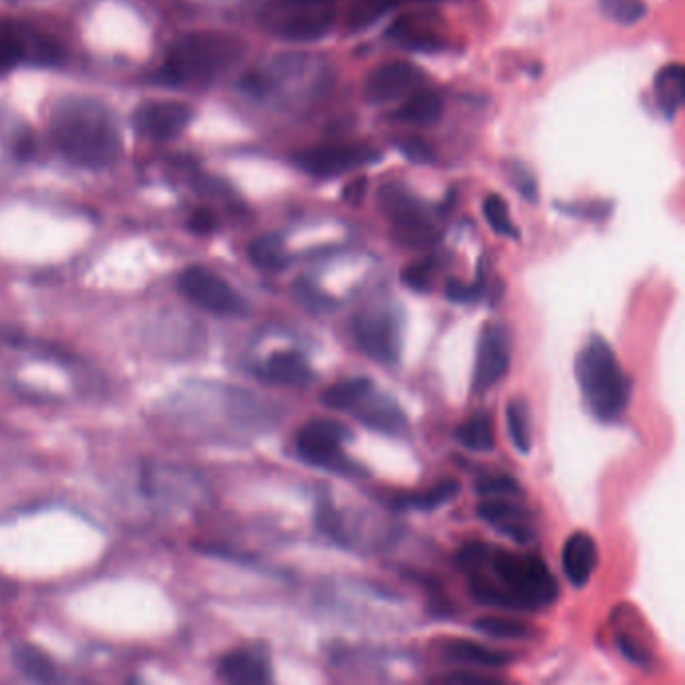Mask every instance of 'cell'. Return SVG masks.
I'll return each mask as SVG.
<instances>
[{
  "label": "cell",
  "mask_w": 685,
  "mask_h": 685,
  "mask_svg": "<svg viewBox=\"0 0 685 685\" xmlns=\"http://www.w3.org/2000/svg\"><path fill=\"white\" fill-rule=\"evenodd\" d=\"M383 153L366 146H314L294 155V163L306 175L316 179L338 177L344 173L357 172L360 167L374 165Z\"/></svg>",
  "instance_id": "9c48e42d"
},
{
  "label": "cell",
  "mask_w": 685,
  "mask_h": 685,
  "mask_svg": "<svg viewBox=\"0 0 685 685\" xmlns=\"http://www.w3.org/2000/svg\"><path fill=\"white\" fill-rule=\"evenodd\" d=\"M395 146L402 153V158L410 161L412 165H433L436 161L435 149L419 135L400 137V139H396Z\"/></svg>",
  "instance_id": "d6a6232c"
},
{
  "label": "cell",
  "mask_w": 685,
  "mask_h": 685,
  "mask_svg": "<svg viewBox=\"0 0 685 685\" xmlns=\"http://www.w3.org/2000/svg\"><path fill=\"white\" fill-rule=\"evenodd\" d=\"M358 348L374 362L393 366L400 360L402 326L393 308H366L352 320Z\"/></svg>",
  "instance_id": "52a82bcc"
},
{
  "label": "cell",
  "mask_w": 685,
  "mask_h": 685,
  "mask_svg": "<svg viewBox=\"0 0 685 685\" xmlns=\"http://www.w3.org/2000/svg\"><path fill=\"white\" fill-rule=\"evenodd\" d=\"M358 422L369 426L370 431L383 435H400L407 431L409 421L402 409L396 404L390 396L383 395L374 384L364 395L358 398L354 407L348 410Z\"/></svg>",
  "instance_id": "5bb4252c"
},
{
  "label": "cell",
  "mask_w": 685,
  "mask_h": 685,
  "mask_svg": "<svg viewBox=\"0 0 685 685\" xmlns=\"http://www.w3.org/2000/svg\"><path fill=\"white\" fill-rule=\"evenodd\" d=\"M258 376L265 383L303 388L316 378L314 370L310 369V362L303 354L296 350H277L265 358L258 369Z\"/></svg>",
  "instance_id": "e0dca14e"
},
{
  "label": "cell",
  "mask_w": 685,
  "mask_h": 685,
  "mask_svg": "<svg viewBox=\"0 0 685 685\" xmlns=\"http://www.w3.org/2000/svg\"><path fill=\"white\" fill-rule=\"evenodd\" d=\"M481 497H502V495H521V485L514 481L513 476L499 475L488 476L478 481L475 487Z\"/></svg>",
  "instance_id": "d590c367"
},
{
  "label": "cell",
  "mask_w": 685,
  "mask_h": 685,
  "mask_svg": "<svg viewBox=\"0 0 685 685\" xmlns=\"http://www.w3.org/2000/svg\"><path fill=\"white\" fill-rule=\"evenodd\" d=\"M597 563H599V551H597V543L589 533L577 531L565 540L561 565L565 571L566 580L573 587L583 589L594 577Z\"/></svg>",
  "instance_id": "ac0fdd59"
},
{
  "label": "cell",
  "mask_w": 685,
  "mask_h": 685,
  "mask_svg": "<svg viewBox=\"0 0 685 685\" xmlns=\"http://www.w3.org/2000/svg\"><path fill=\"white\" fill-rule=\"evenodd\" d=\"M511 364V342L509 332L501 324H488L481 332L476 346L473 388L475 393H487L495 384L501 383Z\"/></svg>",
  "instance_id": "7c38bea8"
},
{
  "label": "cell",
  "mask_w": 685,
  "mask_h": 685,
  "mask_svg": "<svg viewBox=\"0 0 685 685\" xmlns=\"http://www.w3.org/2000/svg\"><path fill=\"white\" fill-rule=\"evenodd\" d=\"M457 440L473 452H490L495 448V424L487 412H476L457 428Z\"/></svg>",
  "instance_id": "d4e9b609"
},
{
  "label": "cell",
  "mask_w": 685,
  "mask_h": 685,
  "mask_svg": "<svg viewBox=\"0 0 685 685\" xmlns=\"http://www.w3.org/2000/svg\"><path fill=\"white\" fill-rule=\"evenodd\" d=\"M366 191H369V179L358 175L352 182L344 185L342 199L348 205L358 208V205H362V201L366 198Z\"/></svg>",
  "instance_id": "60d3db41"
},
{
  "label": "cell",
  "mask_w": 685,
  "mask_h": 685,
  "mask_svg": "<svg viewBox=\"0 0 685 685\" xmlns=\"http://www.w3.org/2000/svg\"><path fill=\"white\" fill-rule=\"evenodd\" d=\"M575 374L583 400L597 421L613 422L625 414L632 400V378L601 336H591L583 346Z\"/></svg>",
  "instance_id": "277c9868"
},
{
  "label": "cell",
  "mask_w": 685,
  "mask_h": 685,
  "mask_svg": "<svg viewBox=\"0 0 685 685\" xmlns=\"http://www.w3.org/2000/svg\"><path fill=\"white\" fill-rule=\"evenodd\" d=\"M483 213H485V220L495 234H499L502 238H519V229L511 222L509 208L501 196H497V194L488 196L483 203Z\"/></svg>",
  "instance_id": "1f68e13d"
},
{
  "label": "cell",
  "mask_w": 685,
  "mask_h": 685,
  "mask_svg": "<svg viewBox=\"0 0 685 685\" xmlns=\"http://www.w3.org/2000/svg\"><path fill=\"white\" fill-rule=\"evenodd\" d=\"M478 516L487 521L488 525L497 528L505 537H511L516 543H528L535 537L531 523H528L527 511L516 507L513 502L502 501V499H487L476 507Z\"/></svg>",
  "instance_id": "d6986e66"
},
{
  "label": "cell",
  "mask_w": 685,
  "mask_h": 685,
  "mask_svg": "<svg viewBox=\"0 0 685 685\" xmlns=\"http://www.w3.org/2000/svg\"><path fill=\"white\" fill-rule=\"evenodd\" d=\"M443 656L454 663L476 665V668H487V670L502 668L509 661L507 653L476 644V642H469V639H448L443 646Z\"/></svg>",
  "instance_id": "44dd1931"
},
{
  "label": "cell",
  "mask_w": 685,
  "mask_h": 685,
  "mask_svg": "<svg viewBox=\"0 0 685 685\" xmlns=\"http://www.w3.org/2000/svg\"><path fill=\"white\" fill-rule=\"evenodd\" d=\"M16 670L35 682H51L57 677L53 659L37 646H18L13 653Z\"/></svg>",
  "instance_id": "484cf974"
},
{
  "label": "cell",
  "mask_w": 685,
  "mask_h": 685,
  "mask_svg": "<svg viewBox=\"0 0 685 685\" xmlns=\"http://www.w3.org/2000/svg\"><path fill=\"white\" fill-rule=\"evenodd\" d=\"M25 61L57 65L63 61V49L54 40L30 35L21 25L0 21V75Z\"/></svg>",
  "instance_id": "30bf717a"
},
{
  "label": "cell",
  "mask_w": 685,
  "mask_h": 685,
  "mask_svg": "<svg viewBox=\"0 0 685 685\" xmlns=\"http://www.w3.org/2000/svg\"><path fill=\"white\" fill-rule=\"evenodd\" d=\"M294 296H296L298 302L302 303L306 310L316 312V314L326 312L334 306V298H329L326 291L320 290L316 284H312L308 279H298L294 284Z\"/></svg>",
  "instance_id": "836d02e7"
},
{
  "label": "cell",
  "mask_w": 685,
  "mask_h": 685,
  "mask_svg": "<svg viewBox=\"0 0 685 685\" xmlns=\"http://www.w3.org/2000/svg\"><path fill=\"white\" fill-rule=\"evenodd\" d=\"M507 428L513 440L514 448L521 454H528L533 448V426H531V412L525 400H511L507 404Z\"/></svg>",
  "instance_id": "83f0119b"
},
{
  "label": "cell",
  "mask_w": 685,
  "mask_h": 685,
  "mask_svg": "<svg viewBox=\"0 0 685 685\" xmlns=\"http://www.w3.org/2000/svg\"><path fill=\"white\" fill-rule=\"evenodd\" d=\"M396 7L398 0H357L348 11V28L358 33L372 27L384 14L393 13Z\"/></svg>",
  "instance_id": "f1b7e54d"
},
{
  "label": "cell",
  "mask_w": 685,
  "mask_h": 685,
  "mask_svg": "<svg viewBox=\"0 0 685 685\" xmlns=\"http://www.w3.org/2000/svg\"><path fill=\"white\" fill-rule=\"evenodd\" d=\"M684 66L680 63L665 65L656 75V97L665 120H673L684 105Z\"/></svg>",
  "instance_id": "7402d4cb"
},
{
  "label": "cell",
  "mask_w": 685,
  "mask_h": 685,
  "mask_svg": "<svg viewBox=\"0 0 685 685\" xmlns=\"http://www.w3.org/2000/svg\"><path fill=\"white\" fill-rule=\"evenodd\" d=\"M350 438L348 428L329 419H312L306 422L296 436V448L302 461L336 475H362L358 466L344 452V443Z\"/></svg>",
  "instance_id": "8992f818"
},
{
  "label": "cell",
  "mask_w": 685,
  "mask_h": 685,
  "mask_svg": "<svg viewBox=\"0 0 685 685\" xmlns=\"http://www.w3.org/2000/svg\"><path fill=\"white\" fill-rule=\"evenodd\" d=\"M511 179H513L516 191L521 194V198H525L527 201H533V203L537 201V194H539V189H537V182H535V177L531 175L527 167L513 165V167H511Z\"/></svg>",
  "instance_id": "74e56055"
},
{
  "label": "cell",
  "mask_w": 685,
  "mask_h": 685,
  "mask_svg": "<svg viewBox=\"0 0 685 685\" xmlns=\"http://www.w3.org/2000/svg\"><path fill=\"white\" fill-rule=\"evenodd\" d=\"M378 208L393 224L396 241L410 250H426L438 239L435 224L421 199L400 184H386L378 189Z\"/></svg>",
  "instance_id": "5b68a950"
},
{
  "label": "cell",
  "mask_w": 685,
  "mask_h": 685,
  "mask_svg": "<svg viewBox=\"0 0 685 685\" xmlns=\"http://www.w3.org/2000/svg\"><path fill=\"white\" fill-rule=\"evenodd\" d=\"M475 630L487 637L505 642H521L531 637V627L527 623L509 618H481L475 621Z\"/></svg>",
  "instance_id": "f546056e"
},
{
  "label": "cell",
  "mask_w": 685,
  "mask_h": 685,
  "mask_svg": "<svg viewBox=\"0 0 685 685\" xmlns=\"http://www.w3.org/2000/svg\"><path fill=\"white\" fill-rule=\"evenodd\" d=\"M372 384L374 383L370 378H364V376L346 378V381H340V383L329 384L328 388L320 396V400H322V404L326 409L348 412L354 407L358 398L369 390Z\"/></svg>",
  "instance_id": "4316f807"
},
{
  "label": "cell",
  "mask_w": 685,
  "mask_h": 685,
  "mask_svg": "<svg viewBox=\"0 0 685 685\" xmlns=\"http://www.w3.org/2000/svg\"><path fill=\"white\" fill-rule=\"evenodd\" d=\"M459 495H461V483L445 481L416 495L398 497L395 507L396 509H414V511H435L438 507L454 501Z\"/></svg>",
  "instance_id": "cb8c5ba5"
},
{
  "label": "cell",
  "mask_w": 685,
  "mask_h": 685,
  "mask_svg": "<svg viewBox=\"0 0 685 685\" xmlns=\"http://www.w3.org/2000/svg\"><path fill=\"white\" fill-rule=\"evenodd\" d=\"M433 274H435V264L431 260H424V262L407 265L400 274V279L409 290L424 294L433 288Z\"/></svg>",
  "instance_id": "e575fe53"
},
{
  "label": "cell",
  "mask_w": 685,
  "mask_h": 685,
  "mask_svg": "<svg viewBox=\"0 0 685 685\" xmlns=\"http://www.w3.org/2000/svg\"><path fill=\"white\" fill-rule=\"evenodd\" d=\"M227 684L264 685L272 682V665L264 651L246 647L227 653L217 668Z\"/></svg>",
  "instance_id": "2e32d148"
},
{
  "label": "cell",
  "mask_w": 685,
  "mask_h": 685,
  "mask_svg": "<svg viewBox=\"0 0 685 685\" xmlns=\"http://www.w3.org/2000/svg\"><path fill=\"white\" fill-rule=\"evenodd\" d=\"M599 9L606 18L621 27L637 25L647 14L646 0H599Z\"/></svg>",
  "instance_id": "4dcf8cb0"
},
{
  "label": "cell",
  "mask_w": 685,
  "mask_h": 685,
  "mask_svg": "<svg viewBox=\"0 0 685 685\" xmlns=\"http://www.w3.org/2000/svg\"><path fill=\"white\" fill-rule=\"evenodd\" d=\"M618 647H620L621 656L627 661H632L633 665L647 668L651 663V658H649L646 649L639 646L637 642H633L630 635H618Z\"/></svg>",
  "instance_id": "f35d334b"
},
{
  "label": "cell",
  "mask_w": 685,
  "mask_h": 685,
  "mask_svg": "<svg viewBox=\"0 0 685 685\" xmlns=\"http://www.w3.org/2000/svg\"><path fill=\"white\" fill-rule=\"evenodd\" d=\"M414 2H421V4H436V2H448V0H414Z\"/></svg>",
  "instance_id": "ee69618b"
},
{
  "label": "cell",
  "mask_w": 685,
  "mask_h": 685,
  "mask_svg": "<svg viewBox=\"0 0 685 685\" xmlns=\"http://www.w3.org/2000/svg\"><path fill=\"white\" fill-rule=\"evenodd\" d=\"M424 73L407 61H393L370 71L362 85V97L370 105H386L421 89Z\"/></svg>",
  "instance_id": "8fae6325"
},
{
  "label": "cell",
  "mask_w": 685,
  "mask_h": 685,
  "mask_svg": "<svg viewBox=\"0 0 685 685\" xmlns=\"http://www.w3.org/2000/svg\"><path fill=\"white\" fill-rule=\"evenodd\" d=\"M332 0H282L288 9H324Z\"/></svg>",
  "instance_id": "7bdbcfd3"
},
{
  "label": "cell",
  "mask_w": 685,
  "mask_h": 685,
  "mask_svg": "<svg viewBox=\"0 0 685 685\" xmlns=\"http://www.w3.org/2000/svg\"><path fill=\"white\" fill-rule=\"evenodd\" d=\"M448 300L454 303H475L483 296V282L478 279L475 284H462L461 279L450 277L445 288Z\"/></svg>",
  "instance_id": "8d00e7d4"
},
{
  "label": "cell",
  "mask_w": 685,
  "mask_h": 685,
  "mask_svg": "<svg viewBox=\"0 0 685 685\" xmlns=\"http://www.w3.org/2000/svg\"><path fill=\"white\" fill-rule=\"evenodd\" d=\"M336 23L329 9H291L274 27L277 39L288 42H316L326 39Z\"/></svg>",
  "instance_id": "9a60e30c"
},
{
  "label": "cell",
  "mask_w": 685,
  "mask_h": 685,
  "mask_svg": "<svg viewBox=\"0 0 685 685\" xmlns=\"http://www.w3.org/2000/svg\"><path fill=\"white\" fill-rule=\"evenodd\" d=\"M187 227H189V232H194L196 236H210V234L215 232V227H217V217H215L213 211L208 210V208H201V210L191 213V217H189V222H187Z\"/></svg>",
  "instance_id": "ab89813d"
},
{
  "label": "cell",
  "mask_w": 685,
  "mask_h": 685,
  "mask_svg": "<svg viewBox=\"0 0 685 685\" xmlns=\"http://www.w3.org/2000/svg\"><path fill=\"white\" fill-rule=\"evenodd\" d=\"M246 53V40L232 33H187L173 42L161 66L159 79L165 85L179 87L189 83H211L236 68Z\"/></svg>",
  "instance_id": "3957f363"
},
{
  "label": "cell",
  "mask_w": 685,
  "mask_h": 685,
  "mask_svg": "<svg viewBox=\"0 0 685 685\" xmlns=\"http://www.w3.org/2000/svg\"><path fill=\"white\" fill-rule=\"evenodd\" d=\"M447 682H450V684H475V685L501 684V680H497V677H493V675H478V673H452V675H448Z\"/></svg>",
  "instance_id": "b9f144b4"
},
{
  "label": "cell",
  "mask_w": 685,
  "mask_h": 685,
  "mask_svg": "<svg viewBox=\"0 0 685 685\" xmlns=\"http://www.w3.org/2000/svg\"><path fill=\"white\" fill-rule=\"evenodd\" d=\"M248 256H250L251 264L267 274L284 272L290 265L284 239L276 234H267L262 238L253 239L248 248Z\"/></svg>",
  "instance_id": "603a6c76"
},
{
  "label": "cell",
  "mask_w": 685,
  "mask_h": 685,
  "mask_svg": "<svg viewBox=\"0 0 685 685\" xmlns=\"http://www.w3.org/2000/svg\"><path fill=\"white\" fill-rule=\"evenodd\" d=\"M191 115V107L179 101H147L135 109L133 127L147 139L170 141L184 133Z\"/></svg>",
  "instance_id": "4fadbf2b"
},
{
  "label": "cell",
  "mask_w": 685,
  "mask_h": 685,
  "mask_svg": "<svg viewBox=\"0 0 685 685\" xmlns=\"http://www.w3.org/2000/svg\"><path fill=\"white\" fill-rule=\"evenodd\" d=\"M51 137L71 163L107 167L121 155V132L113 113L97 99L68 97L51 115Z\"/></svg>",
  "instance_id": "7a4b0ae2"
},
{
  "label": "cell",
  "mask_w": 685,
  "mask_h": 685,
  "mask_svg": "<svg viewBox=\"0 0 685 685\" xmlns=\"http://www.w3.org/2000/svg\"><path fill=\"white\" fill-rule=\"evenodd\" d=\"M443 97L431 89H416L396 111V121L412 127H431L443 117Z\"/></svg>",
  "instance_id": "ffe728a7"
},
{
  "label": "cell",
  "mask_w": 685,
  "mask_h": 685,
  "mask_svg": "<svg viewBox=\"0 0 685 685\" xmlns=\"http://www.w3.org/2000/svg\"><path fill=\"white\" fill-rule=\"evenodd\" d=\"M179 290L189 302L215 316L241 317L248 314V302L227 279L203 265H191L179 276Z\"/></svg>",
  "instance_id": "ba28073f"
},
{
  "label": "cell",
  "mask_w": 685,
  "mask_h": 685,
  "mask_svg": "<svg viewBox=\"0 0 685 685\" xmlns=\"http://www.w3.org/2000/svg\"><path fill=\"white\" fill-rule=\"evenodd\" d=\"M457 565L481 606L539 611L559 597L551 569L537 555L513 553L476 540L457 553Z\"/></svg>",
  "instance_id": "6da1fadb"
}]
</instances>
